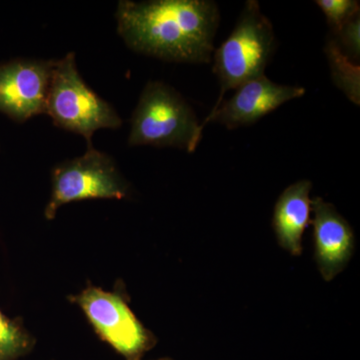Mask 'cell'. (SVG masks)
<instances>
[{
  "mask_svg": "<svg viewBox=\"0 0 360 360\" xmlns=\"http://www.w3.org/2000/svg\"><path fill=\"white\" fill-rule=\"evenodd\" d=\"M34 340L18 319H11L0 310V360H15L32 349Z\"/></svg>",
  "mask_w": 360,
  "mask_h": 360,
  "instance_id": "7c38bea8",
  "label": "cell"
},
{
  "mask_svg": "<svg viewBox=\"0 0 360 360\" xmlns=\"http://www.w3.org/2000/svg\"><path fill=\"white\" fill-rule=\"evenodd\" d=\"M51 181V195L44 210L49 220L56 217L58 208L72 201L123 200L129 193V184L112 158L92 146H87L84 155L56 165Z\"/></svg>",
  "mask_w": 360,
  "mask_h": 360,
  "instance_id": "5b68a950",
  "label": "cell"
},
{
  "mask_svg": "<svg viewBox=\"0 0 360 360\" xmlns=\"http://www.w3.org/2000/svg\"><path fill=\"white\" fill-rule=\"evenodd\" d=\"M202 123L179 92L161 82L142 90L130 120V146L174 148L193 153L202 139Z\"/></svg>",
  "mask_w": 360,
  "mask_h": 360,
  "instance_id": "7a4b0ae2",
  "label": "cell"
},
{
  "mask_svg": "<svg viewBox=\"0 0 360 360\" xmlns=\"http://www.w3.org/2000/svg\"><path fill=\"white\" fill-rule=\"evenodd\" d=\"M115 18L118 34L137 53L169 63H212L220 22L212 0H122Z\"/></svg>",
  "mask_w": 360,
  "mask_h": 360,
  "instance_id": "6da1fadb",
  "label": "cell"
},
{
  "mask_svg": "<svg viewBox=\"0 0 360 360\" xmlns=\"http://www.w3.org/2000/svg\"><path fill=\"white\" fill-rule=\"evenodd\" d=\"M72 302L82 307L101 340L127 360H141L155 347V336L142 326L120 293L89 286Z\"/></svg>",
  "mask_w": 360,
  "mask_h": 360,
  "instance_id": "8992f818",
  "label": "cell"
},
{
  "mask_svg": "<svg viewBox=\"0 0 360 360\" xmlns=\"http://www.w3.org/2000/svg\"><path fill=\"white\" fill-rule=\"evenodd\" d=\"M314 255L324 281H330L345 269L354 255V234L335 206L321 198L311 200Z\"/></svg>",
  "mask_w": 360,
  "mask_h": 360,
  "instance_id": "9c48e42d",
  "label": "cell"
},
{
  "mask_svg": "<svg viewBox=\"0 0 360 360\" xmlns=\"http://www.w3.org/2000/svg\"><path fill=\"white\" fill-rule=\"evenodd\" d=\"M276 49V37L271 21L262 13L257 1L248 0L234 30L213 52L212 71L220 85L214 106L222 103L229 90L264 75Z\"/></svg>",
  "mask_w": 360,
  "mask_h": 360,
  "instance_id": "3957f363",
  "label": "cell"
},
{
  "mask_svg": "<svg viewBox=\"0 0 360 360\" xmlns=\"http://www.w3.org/2000/svg\"><path fill=\"white\" fill-rule=\"evenodd\" d=\"M324 51L328 58L333 84L352 103L359 105L360 66L350 60L335 39H328Z\"/></svg>",
  "mask_w": 360,
  "mask_h": 360,
  "instance_id": "8fae6325",
  "label": "cell"
},
{
  "mask_svg": "<svg viewBox=\"0 0 360 360\" xmlns=\"http://www.w3.org/2000/svg\"><path fill=\"white\" fill-rule=\"evenodd\" d=\"M160 360H170V359H160Z\"/></svg>",
  "mask_w": 360,
  "mask_h": 360,
  "instance_id": "9a60e30c",
  "label": "cell"
},
{
  "mask_svg": "<svg viewBox=\"0 0 360 360\" xmlns=\"http://www.w3.org/2000/svg\"><path fill=\"white\" fill-rule=\"evenodd\" d=\"M335 39L340 49H345L352 58L359 59L360 56V14L347 21L341 27L340 32L335 34Z\"/></svg>",
  "mask_w": 360,
  "mask_h": 360,
  "instance_id": "5bb4252c",
  "label": "cell"
},
{
  "mask_svg": "<svg viewBox=\"0 0 360 360\" xmlns=\"http://www.w3.org/2000/svg\"><path fill=\"white\" fill-rule=\"evenodd\" d=\"M309 180L291 184L279 195L274 206L272 226L279 245L292 255L302 253V236L311 219Z\"/></svg>",
  "mask_w": 360,
  "mask_h": 360,
  "instance_id": "30bf717a",
  "label": "cell"
},
{
  "mask_svg": "<svg viewBox=\"0 0 360 360\" xmlns=\"http://www.w3.org/2000/svg\"><path fill=\"white\" fill-rule=\"evenodd\" d=\"M315 4L326 16L333 34L340 32L348 20L360 14L359 1L355 0H317Z\"/></svg>",
  "mask_w": 360,
  "mask_h": 360,
  "instance_id": "4fadbf2b",
  "label": "cell"
},
{
  "mask_svg": "<svg viewBox=\"0 0 360 360\" xmlns=\"http://www.w3.org/2000/svg\"><path fill=\"white\" fill-rule=\"evenodd\" d=\"M305 92L304 87L276 84L262 75L241 84L231 98L214 106L202 125L214 122L229 129L248 127Z\"/></svg>",
  "mask_w": 360,
  "mask_h": 360,
  "instance_id": "ba28073f",
  "label": "cell"
},
{
  "mask_svg": "<svg viewBox=\"0 0 360 360\" xmlns=\"http://www.w3.org/2000/svg\"><path fill=\"white\" fill-rule=\"evenodd\" d=\"M54 63L16 58L0 63V112L18 123L45 113Z\"/></svg>",
  "mask_w": 360,
  "mask_h": 360,
  "instance_id": "52a82bcc",
  "label": "cell"
},
{
  "mask_svg": "<svg viewBox=\"0 0 360 360\" xmlns=\"http://www.w3.org/2000/svg\"><path fill=\"white\" fill-rule=\"evenodd\" d=\"M45 115L59 129L84 136L87 146H92L96 130L122 125L115 108L85 84L73 52L54 63Z\"/></svg>",
  "mask_w": 360,
  "mask_h": 360,
  "instance_id": "277c9868",
  "label": "cell"
}]
</instances>
